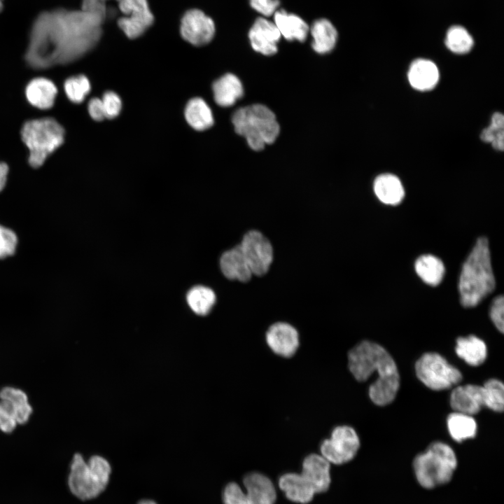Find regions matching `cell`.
Wrapping results in <instances>:
<instances>
[{
	"label": "cell",
	"mask_w": 504,
	"mask_h": 504,
	"mask_svg": "<svg viewBox=\"0 0 504 504\" xmlns=\"http://www.w3.org/2000/svg\"><path fill=\"white\" fill-rule=\"evenodd\" d=\"M105 20L83 10L41 13L31 29L26 62L34 69H45L78 59L97 44Z\"/></svg>",
	"instance_id": "6da1fadb"
},
{
	"label": "cell",
	"mask_w": 504,
	"mask_h": 504,
	"mask_svg": "<svg viewBox=\"0 0 504 504\" xmlns=\"http://www.w3.org/2000/svg\"><path fill=\"white\" fill-rule=\"evenodd\" d=\"M348 368L358 382H365L374 373L377 377L369 387V396L377 405L384 406L396 398L400 387V375L392 356L381 345L363 341L347 354Z\"/></svg>",
	"instance_id": "7a4b0ae2"
},
{
	"label": "cell",
	"mask_w": 504,
	"mask_h": 504,
	"mask_svg": "<svg viewBox=\"0 0 504 504\" xmlns=\"http://www.w3.org/2000/svg\"><path fill=\"white\" fill-rule=\"evenodd\" d=\"M496 285L488 239L479 237L463 265L458 283L461 304L477 305Z\"/></svg>",
	"instance_id": "3957f363"
},
{
	"label": "cell",
	"mask_w": 504,
	"mask_h": 504,
	"mask_svg": "<svg viewBox=\"0 0 504 504\" xmlns=\"http://www.w3.org/2000/svg\"><path fill=\"white\" fill-rule=\"evenodd\" d=\"M330 482V463L320 454H310L304 458L300 473L284 474L278 485L290 501L307 504L315 494L326 491Z\"/></svg>",
	"instance_id": "277c9868"
},
{
	"label": "cell",
	"mask_w": 504,
	"mask_h": 504,
	"mask_svg": "<svg viewBox=\"0 0 504 504\" xmlns=\"http://www.w3.org/2000/svg\"><path fill=\"white\" fill-rule=\"evenodd\" d=\"M111 474L110 463L103 456L93 455L88 460L79 453L74 455L69 466L67 484L77 498H97L106 488Z\"/></svg>",
	"instance_id": "5b68a950"
},
{
	"label": "cell",
	"mask_w": 504,
	"mask_h": 504,
	"mask_svg": "<svg viewBox=\"0 0 504 504\" xmlns=\"http://www.w3.org/2000/svg\"><path fill=\"white\" fill-rule=\"evenodd\" d=\"M235 132L244 136L254 150L272 144L279 134L274 113L262 104H253L237 109L232 117Z\"/></svg>",
	"instance_id": "8992f818"
},
{
	"label": "cell",
	"mask_w": 504,
	"mask_h": 504,
	"mask_svg": "<svg viewBox=\"0 0 504 504\" xmlns=\"http://www.w3.org/2000/svg\"><path fill=\"white\" fill-rule=\"evenodd\" d=\"M457 466L456 456L451 447L442 442L431 443L413 462L416 478L421 486L432 489L451 479Z\"/></svg>",
	"instance_id": "52a82bcc"
},
{
	"label": "cell",
	"mask_w": 504,
	"mask_h": 504,
	"mask_svg": "<svg viewBox=\"0 0 504 504\" xmlns=\"http://www.w3.org/2000/svg\"><path fill=\"white\" fill-rule=\"evenodd\" d=\"M65 132L54 118L33 119L22 127V140L29 151L28 162L34 168L41 167L47 158L62 146Z\"/></svg>",
	"instance_id": "ba28073f"
},
{
	"label": "cell",
	"mask_w": 504,
	"mask_h": 504,
	"mask_svg": "<svg viewBox=\"0 0 504 504\" xmlns=\"http://www.w3.org/2000/svg\"><path fill=\"white\" fill-rule=\"evenodd\" d=\"M246 491L235 482L228 483L223 492L224 504H274L276 492L271 479L266 475L254 472L243 479Z\"/></svg>",
	"instance_id": "9c48e42d"
},
{
	"label": "cell",
	"mask_w": 504,
	"mask_h": 504,
	"mask_svg": "<svg viewBox=\"0 0 504 504\" xmlns=\"http://www.w3.org/2000/svg\"><path fill=\"white\" fill-rule=\"evenodd\" d=\"M415 371L419 379L434 391L450 388L462 379L460 370L438 353L423 354L416 362Z\"/></svg>",
	"instance_id": "30bf717a"
},
{
	"label": "cell",
	"mask_w": 504,
	"mask_h": 504,
	"mask_svg": "<svg viewBox=\"0 0 504 504\" xmlns=\"http://www.w3.org/2000/svg\"><path fill=\"white\" fill-rule=\"evenodd\" d=\"M360 448V439L355 429L347 425L335 426L329 438L320 444V454L330 464L342 465L351 461Z\"/></svg>",
	"instance_id": "8fae6325"
},
{
	"label": "cell",
	"mask_w": 504,
	"mask_h": 504,
	"mask_svg": "<svg viewBox=\"0 0 504 504\" xmlns=\"http://www.w3.org/2000/svg\"><path fill=\"white\" fill-rule=\"evenodd\" d=\"M118 8L125 16L118 20V25L129 38L139 37L153 24L147 0H121Z\"/></svg>",
	"instance_id": "7c38bea8"
},
{
	"label": "cell",
	"mask_w": 504,
	"mask_h": 504,
	"mask_svg": "<svg viewBox=\"0 0 504 504\" xmlns=\"http://www.w3.org/2000/svg\"><path fill=\"white\" fill-rule=\"evenodd\" d=\"M239 246L253 274L262 276L267 273L273 260V248L261 232L248 231Z\"/></svg>",
	"instance_id": "4fadbf2b"
},
{
	"label": "cell",
	"mask_w": 504,
	"mask_h": 504,
	"mask_svg": "<svg viewBox=\"0 0 504 504\" xmlns=\"http://www.w3.org/2000/svg\"><path fill=\"white\" fill-rule=\"evenodd\" d=\"M180 33L182 38L195 46L209 43L215 34L213 20L199 9L187 10L181 20Z\"/></svg>",
	"instance_id": "5bb4252c"
},
{
	"label": "cell",
	"mask_w": 504,
	"mask_h": 504,
	"mask_svg": "<svg viewBox=\"0 0 504 504\" xmlns=\"http://www.w3.org/2000/svg\"><path fill=\"white\" fill-rule=\"evenodd\" d=\"M265 342L274 354L289 358L298 351L300 342V335L291 324L282 321L276 322L267 329Z\"/></svg>",
	"instance_id": "9a60e30c"
},
{
	"label": "cell",
	"mask_w": 504,
	"mask_h": 504,
	"mask_svg": "<svg viewBox=\"0 0 504 504\" xmlns=\"http://www.w3.org/2000/svg\"><path fill=\"white\" fill-rule=\"evenodd\" d=\"M281 36L275 24L263 18H257L248 32L253 49L265 55H272L277 52Z\"/></svg>",
	"instance_id": "2e32d148"
},
{
	"label": "cell",
	"mask_w": 504,
	"mask_h": 504,
	"mask_svg": "<svg viewBox=\"0 0 504 504\" xmlns=\"http://www.w3.org/2000/svg\"><path fill=\"white\" fill-rule=\"evenodd\" d=\"M450 405L455 412L470 415L477 414L486 406V392L483 386L466 384L454 388Z\"/></svg>",
	"instance_id": "e0dca14e"
},
{
	"label": "cell",
	"mask_w": 504,
	"mask_h": 504,
	"mask_svg": "<svg viewBox=\"0 0 504 504\" xmlns=\"http://www.w3.org/2000/svg\"><path fill=\"white\" fill-rule=\"evenodd\" d=\"M439 78V70L436 64L426 59L414 60L407 73L410 85L419 91L433 89L438 84Z\"/></svg>",
	"instance_id": "ac0fdd59"
},
{
	"label": "cell",
	"mask_w": 504,
	"mask_h": 504,
	"mask_svg": "<svg viewBox=\"0 0 504 504\" xmlns=\"http://www.w3.org/2000/svg\"><path fill=\"white\" fill-rule=\"evenodd\" d=\"M220 267L223 275L230 280L246 282L253 274L239 245L222 254Z\"/></svg>",
	"instance_id": "d6986e66"
},
{
	"label": "cell",
	"mask_w": 504,
	"mask_h": 504,
	"mask_svg": "<svg viewBox=\"0 0 504 504\" xmlns=\"http://www.w3.org/2000/svg\"><path fill=\"white\" fill-rule=\"evenodd\" d=\"M57 94L55 83L43 77L32 79L25 88V96L30 104L43 110L52 107Z\"/></svg>",
	"instance_id": "ffe728a7"
},
{
	"label": "cell",
	"mask_w": 504,
	"mask_h": 504,
	"mask_svg": "<svg viewBox=\"0 0 504 504\" xmlns=\"http://www.w3.org/2000/svg\"><path fill=\"white\" fill-rule=\"evenodd\" d=\"M216 103L223 107L232 106L244 94L241 80L232 74H226L213 83Z\"/></svg>",
	"instance_id": "44dd1931"
},
{
	"label": "cell",
	"mask_w": 504,
	"mask_h": 504,
	"mask_svg": "<svg viewBox=\"0 0 504 504\" xmlns=\"http://www.w3.org/2000/svg\"><path fill=\"white\" fill-rule=\"evenodd\" d=\"M0 400L5 402L13 411L18 425L28 422L32 413L27 394L21 388L7 386L0 390Z\"/></svg>",
	"instance_id": "7402d4cb"
},
{
	"label": "cell",
	"mask_w": 504,
	"mask_h": 504,
	"mask_svg": "<svg viewBox=\"0 0 504 504\" xmlns=\"http://www.w3.org/2000/svg\"><path fill=\"white\" fill-rule=\"evenodd\" d=\"M274 24L281 36L288 41H305L309 27L299 16L288 13L284 10H276L274 14Z\"/></svg>",
	"instance_id": "603a6c76"
},
{
	"label": "cell",
	"mask_w": 504,
	"mask_h": 504,
	"mask_svg": "<svg viewBox=\"0 0 504 504\" xmlns=\"http://www.w3.org/2000/svg\"><path fill=\"white\" fill-rule=\"evenodd\" d=\"M373 188L377 198L388 205L398 204L405 196L401 181L391 174L379 175L374 181Z\"/></svg>",
	"instance_id": "cb8c5ba5"
},
{
	"label": "cell",
	"mask_w": 504,
	"mask_h": 504,
	"mask_svg": "<svg viewBox=\"0 0 504 504\" xmlns=\"http://www.w3.org/2000/svg\"><path fill=\"white\" fill-rule=\"evenodd\" d=\"M455 351L459 358L471 366L482 364L487 357L485 342L475 335L458 337Z\"/></svg>",
	"instance_id": "d4e9b609"
},
{
	"label": "cell",
	"mask_w": 504,
	"mask_h": 504,
	"mask_svg": "<svg viewBox=\"0 0 504 504\" xmlns=\"http://www.w3.org/2000/svg\"><path fill=\"white\" fill-rule=\"evenodd\" d=\"M314 50L319 54L330 52L335 48L337 32L333 24L327 19L321 18L314 22L311 27Z\"/></svg>",
	"instance_id": "484cf974"
},
{
	"label": "cell",
	"mask_w": 504,
	"mask_h": 504,
	"mask_svg": "<svg viewBox=\"0 0 504 504\" xmlns=\"http://www.w3.org/2000/svg\"><path fill=\"white\" fill-rule=\"evenodd\" d=\"M188 123L195 130L203 131L214 124L212 111L204 99L195 97L190 99L185 109Z\"/></svg>",
	"instance_id": "4316f807"
},
{
	"label": "cell",
	"mask_w": 504,
	"mask_h": 504,
	"mask_svg": "<svg viewBox=\"0 0 504 504\" xmlns=\"http://www.w3.org/2000/svg\"><path fill=\"white\" fill-rule=\"evenodd\" d=\"M447 425L451 437L458 442L472 438L477 434V423L470 414L454 411L448 416Z\"/></svg>",
	"instance_id": "83f0119b"
},
{
	"label": "cell",
	"mask_w": 504,
	"mask_h": 504,
	"mask_svg": "<svg viewBox=\"0 0 504 504\" xmlns=\"http://www.w3.org/2000/svg\"><path fill=\"white\" fill-rule=\"evenodd\" d=\"M415 270L418 276L430 286H438L444 274L442 261L433 255L420 256L415 262Z\"/></svg>",
	"instance_id": "f1b7e54d"
},
{
	"label": "cell",
	"mask_w": 504,
	"mask_h": 504,
	"mask_svg": "<svg viewBox=\"0 0 504 504\" xmlns=\"http://www.w3.org/2000/svg\"><path fill=\"white\" fill-rule=\"evenodd\" d=\"M216 297L212 289L204 286L192 287L186 295L189 307L196 314L207 315L212 309Z\"/></svg>",
	"instance_id": "f546056e"
},
{
	"label": "cell",
	"mask_w": 504,
	"mask_h": 504,
	"mask_svg": "<svg viewBox=\"0 0 504 504\" xmlns=\"http://www.w3.org/2000/svg\"><path fill=\"white\" fill-rule=\"evenodd\" d=\"M480 138L483 141L491 144L494 149L503 150L504 116L501 113L493 114L489 126L482 132Z\"/></svg>",
	"instance_id": "4dcf8cb0"
},
{
	"label": "cell",
	"mask_w": 504,
	"mask_h": 504,
	"mask_svg": "<svg viewBox=\"0 0 504 504\" xmlns=\"http://www.w3.org/2000/svg\"><path fill=\"white\" fill-rule=\"evenodd\" d=\"M445 44L451 52L456 54H465L471 50L473 39L465 28L454 26L447 33Z\"/></svg>",
	"instance_id": "1f68e13d"
},
{
	"label": "cell",
	"mask_w": 504,
	"mask_h": 504,
	"mask_svg": "<svg viewBox=\"0 0 504 504\" xmlns=\"http://www.w3.org/2000/svg\"><path fill=\"white\" fill-rule=\"evenodd\" d=\"M64 89L68 99L73 103H81L90 92L91 86L88 78L84 75H78L67 78Z\"/></svg>",
	"instance_id": "d6a6232c"
},
{
	"label": "cell",
	"mask_w": 504,
	"mask_h": 504,
	"mask_svg": "<svg viewBox=\"0 0 504 504\" xmlns=\"http://www.w3.org/2000/svg\"><path fill=\"white\" fill-rule=\"evenodd\" d=\"M486 392V406L490 410L500 412L504 407V386L496 379L487 380L483 385Z\"/></svg>",
	"instance_id": "836d02e7"
},
{
	"label": "cell",
	"mask_w": 504,
	"mask_h": 504,
	"mask_svg": "<svg viewBox=\"0 0 504 504\" xmlns=\"http://www.w3.org/2000/svg\"><path fill=\"white\" fill-rule=\"evenodd\" d=\"M18 244V238L15 232L0 225V260L13 255Z\"/></svg>",
	"instance_id": "e575fe53"
},
{
	"label": "cell",
	"mask_w": 504,
	"mask_h": 504,
	"mask_svg": "<svg viewBox=\"0 0 504 504\" xmlns=\"http://www.w3.org/2000/svg\"><path fill=\"white\" fill-rule=\"evenodd\" d=\"M102 102L105 118L112 119L119 115L122 108V102L116 93L111 91L105 92L102 99Z\"/></svg>",
	"instance_id": "d590c367"
},
{
	"label": "cell",
	"mask_w": 504,
	"mask_h": 504,
	"mask_svg": "<svg viewBox=\"0 0 504 504\" xmlns=\"http://www.w3.org/2000/svg\"><path fill=\"white\" fill-rule=\"evenodd\" d=\"M18 426V421L10 407L0 400V431L11 433Z\"/></svg>",
	"instance_id": "8d00e7d4"
},
{
	"label": "cell",
	"mask_w": 504,
	"mask_h": 504,
	"mask_svg": "<svg viewBox=\"0 0 504 504\" xmlns=\"http://www.w3.org/2000/svg\"><path fill=\"white\" fill-rule=\"evenodd\" d=\"M503 310L504 299L503 295H500L496 297L492 302L490 308V317L496 328L501 333H503L504 330Z\"/></svg>",
	"instance_id": "74e56055"
},
{
	"label": "cell",
	"mask_w": 504,
	"mask_h": 504,
	"mask_svg": "<svg viewBox=\"0 0 504 504\" xmlns=\"http://www.w3.org/2000/svg\"><path fill=\"white\" fill-rule=\"evenodd\" d=\"M250 6L265 16H270L276 11L279 0H249Z\"/></svg>",
	"instance_id": "f35d334b"
},
{
	"label": "cell",
	"mask_w": 504,
	"mask_h": 504,
	"mask_svg": "<svg viewBox=\"0 0 504 504\" xmlns=\"http://www.w3.org/2000/svg\"><path fill=\"white\" fill-rule=\"evenodd\" d=\"M107 0H83L81 10L98 15L106 20ZM120 2L121 0H115Z\"/></svg>",
	"instance_id": "ab89813d"
},
{
	"label": "cell",
	"mask_w": 504,
	"mask_h": 504,
	"mask_svg": "<svg viewBox=\"0 0 504 504\" xmlns=\"http://www.w3.org/2000/svg\"><path fill=\"white\" fill-rule=\"evenodd\" d=\"M88 109L90 115L94 120L101 121L105 118L104 111L101 99H91L88 103Z\"/></svg>",
	"instance_id": "60d3db41"
},
{
	"label": "cell",
	"mask_w": 504,
	"mask_h": 504,
	"mask_svg": "<svg viewBox=\"0 0 504 504\" xmlns=\"http://www.w3.org/2000/svg\"><path fill=\"white\" fill-rule=\"evenodd\" d=\"M8 171V166L4 162H0V192L5 188Z\"/></svg>",
	"instance_id": "b9f144b4"
},
{
	"label": "cell",
	"mask_w": 504,
	"mask_h": 504,
	"mask_svg": "<svg viewBox=\"0 0 504 504\" xmlns=\"http://www.w3.org/2000/svg\"><path fill=\"white\" fill-rule=\"evenodd\" d=\"M137 504H157V503L152 500L144 499L140 500Z\"/></svg>",
	"instance_id": "7bdbcfd3"
},
{
	"label": "cell",
	"mask_w": 504,
	"mask_h": 504,
	"mask_svg": "<svg viewBox=\"0 0 504 504\" xmlns=\"http://www.w3.org/2000/svg\"><path fill=\"white\" fill-rule=\"evenodd\" d=\"M2 8H3L2 0H0V11L1 10Z\"/></svg>",
	"instance_id": "ee69618b"
}]
</instances>
